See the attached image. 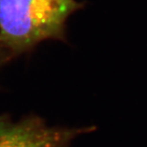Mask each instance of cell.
I'll return each mask as SVG.
<instances>
[{
    "instance_id": "1",
    "label": "cell",
    "mask_w": 147,
    "mask_h": 147,
    "mask_svg": "<svg viewBox=\"0 0 147 147\" xmlns=\"http://www.w3.org/2000/svg\"><path fill=\"white\" fill-rule=\"evenodd\" d=\"M75 0H0V46L13 57L47 39H61Z\"/></svg>"
},
{
    "instance_id": "2",
    "label": "cell",
    "mask_w": 147,
    "mask_h": 147,
    "mask_svg": "<svg viewBox=\"0 0 147 147\" xmlns=\"http://www.w3.org/2000/svg\"><path fill=\"white\" fill-rule=\"evenodd\" d=\"M95 130L94 126H49L36 116L16 122L0 116V147H69L77 137Z\"/></svg>"
},
{
    "instance_id": "3",
    "label": "cell",
    "mask_w": 147,
    "mask_h": 147,
    "mask_svg": "<svg viewBox=\"0 0 147 147\" xmlns=\"http://www.w3.org/2000/svg\"><path fill=\"white\" fill-rule=\"evenodd\" d=\"M8 59H9L8 56L4 53V51L2 49V47L0 46V65L2 63H3L6 60H8Z\"/></svg>"
}]
</instances>
